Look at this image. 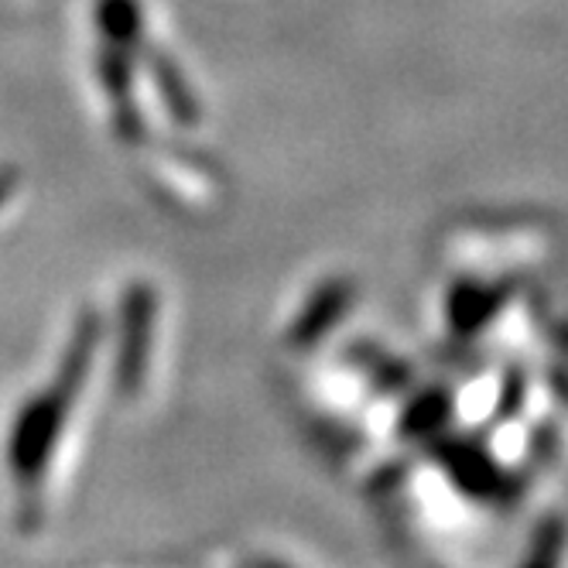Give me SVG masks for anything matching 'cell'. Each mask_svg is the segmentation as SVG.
<instances>
[{"instance_id": "cell-1", "label": "cell", "mask_w": 568, "mask_h": 568, "mask_svg": "<svg viewBox=\"0 0 568 568\" xmlns=\"http://www.w3.org/2000/svg\"><path fill=\"white\" fill-rule=\"evenodd\" d=\"M100 336H103L100 315L97 312L79 315L52 381L38 387L14 415L11 432H8V469L21 494L38 490L49 473V463L55 459L72 404L79 400V394H83L90 381Z\"/></svg>"}, {"instance_id": "cell-13", "label": "cell", "mask_w": 568, "mask_h": 568, "mask_svg": "<svg viewBox=\"0 0 568 568\" xmlns=\"http://www.w3.org/2000/svg\"><path fill=\"white\" fill-rule=\"evenodd\" d=\"M551 387H555V397L568 408V371L565 367H555L551 371Z\"/></svg>"}, {"instance_id": "cell-10", "label": "cell", "mask_w": 568, "mask_h": 568, "mask_svg": "<svg viewBox=\"0 0 568 568\" xmlns=\"http://www.w3.org/2000/svg\"><path fill=\"white\" fill-rule=\"evenodd\" d=\"M349 359L374 384H381L387 394H397L404 387H412V367H408V363H400L387 349H377L374 343H356V346H349Z\"/></svg>"}, {"instance_id": "cell-3", "label": "cell", "mask_w": 568, "mask_h": 568, "mask_svg": "<svg viewBox=\"0 0 568 568\" xmlns=\"http://www.w3.org/2000/svg\"><path fill=\"white\" fill-rule=\"evenodd\" d=\"M134 75H138V52L100 45L97 49V83L110 103V128L113 138L124 144H141L148 128L134 97Z\"/></svg>"}, {"instance_id": "cell-16", "label": "cell", "mask_w": 568, "mask_h": 568, "mask_svg": "<svg viewBox=\"0 0 568 568\" xmlns=\"http://www.w3.org/2000/svg\"><path fill=\"white\" fill-rule=\"evenodd\" d=\"M8 192H11V185H8L4 179H0V206H4V202H8Z\"/></svg>"}, {"instance_id": "cell-5", "label": "cell", "mask_w": 568, "mask_h": 568, "mask_svg": "<svg viewBox=\"0 0 568 568\" xmlns=\"http://www.w3.org/2000/svg\"><path fill=\"white\" fill-rule=\"evenodd\" d=\"M353 302H356V281H349V277H326L305 298L302 312L292 318V326H288V333H284V339H288L292 349L318 346L346 318Z\"/></svg>"}, {"instance_id": "cell-6", "label": "cell", "mask_w": 568, "mask_h": 568, "mask_svg": "<svg viewBox=\"0 0 568 568\" xmlns=\"http://www.w3.org/2000/svg\"><path fill=\"white\" fill-rule=\"evenodd\" d=\"M510 298V284L504 281H459L449 292V326L456 336H473L479 329H486L490 322L500 315V308Z\"/></svg>"}, {"instance_id": "cell-4", "label": "cell", "mask_w": 568, "mask_h": 568, "mask_svg": "<svg viewBox=\"0 0 568 568\" xmlns=\"http://www.w3.org/2000/svg\"><path fill=\"white\" fill-rule=\"evenodd\" d=\"M438 459L445 466V473L453 476V483L459 486L463 494L476 497V500H486V504H497V500H507L514 497V479L494 463V456L479 449L476 442L463 438V442H442L438 449Z\"/></svg>"}, {"instance_id": "cell-7", "label": "cell", "mask_w": 568, "mask_h": 568, "mask_svg": "<svg viewBox=\"0 0 568 568\" xmlns=\"http://www.w3.org/2000/svg\"><path fill=\"white\" fill-rule=\"evenodd\" d=\"M144 62H148V75H151V83L158 90V100L165 103V110L172 113V120L179 128H195L199 124V100L189 87V79L185 72L179 69V62L169 55V52H161V49H148L144 52Z\"/></svg>"}, {"instance_id": "cell-12", "label": "cell", "mask_w": 568, "mask_h": 568, "mask_svg": "<svg viewBox=\"0 0 568 568\" xmlns=\"http://www.w3.org/2000/svg\"><path fill=\"white\" fill-rule=\"evenodd\" d=\"M524 394H527V381L520 371H507L504 387H500V400H497V418L507 422L524 408Z\"/></svg>"}, {"instance_id": "cell-11", "label": "cell", "mask_w": 568, "mask_h": 568, "mask_svg": "<svg viewBox=\"0 0 568 568\" xmlns=\"http://www.w3.org/2000/svg\"><path fill=\"white\" fill-rule=\"evenodd\" d=\"M561 555H565V520L548 517L538 524L520 568H561Z\"/></svg>"}, {"instance_id": "cell-2", "label": "cell", "mask_w": 568, "mask_h": 568, "mask_svg": "<svg viewBox=\"0 0 568 568\" xmlns=\"http://www.w3.org/2000/svg\"><path fill=\"white\" fill-rule=\"evenodd\" d=\"M158 292L148 281H131L120 295L116 318V353H113V387L120 397H134L151 367Z\"/></svg>"}, {"instance_id": "cell-9", "label": "cell", "mask_w": 568, "mask_h": 568, "mask_svg": "<svg viewBox=\"0 0 568 568\" xmlns=\"http://www.w3.org/2000/svg\"><path fill=\"white\" fill-rule=\"evenodd\" d=\"M449 415H453V397L449 394H445L442 387L422 390V394H415L408 404H404L400 435H408V438H428V435L442 432V425L449 422Z\"/></svg>"}, {"instance_id": "cell-14", "label": "cell", "mask_w": 568, "mask_h": 568, "mask_svg": "<svg viewBox=\"0 0 568 568\" xmlns=\"http://www.w3.org/2000/svg\"><path fill=\"white\" fill-rule=\"evenodd\" d=\"M551 339L558 343V349L568 356V322H558V326L551 329Z\"/></svg>"}, {"instance_id": "cell-8", "label": "cell", "mask_w": 568, "mask_h": 568, "mask_svg": "<svg viewBox=\"0 0 568 568\" xmlns=\"http://www.w3.org/2000/svg\"><path fill=\"white\" fill-rule=\"evenodd\" d=\"M93 24L100 34V45L116 49H144V11L138 0H97Z\"/></svg>"}, {"instance_id": "cell-15", "label": "cell", "mask_w": 568, "mask_h": 568, "mask_svg": "<svg viewBox=\"0 0 568 568\" xmlns=\"http://www.w3.org/2000/svg\"><path fill=\"white\" fill-rule=\"evenodd\" d=\"M247 568H288V565H281V561H271V558H257V561H251Z\"/></svg>"}]
</instances>
